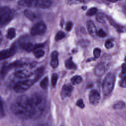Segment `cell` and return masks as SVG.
<instances>
[{"mask_svg":"<svg viewBox=\"0 0 126 126\" xmlns=\"http://www.w3.org/2000/svg\"><path fill=\"white\" fill-rule=\"evenodd\" d=\"M45 98L38 93L30 95L18 96L11 104L10 110L17 117L23 119H32L39 117L45 108Z\"/></svg>","mask_w":126,"mask_h":126,"instance_id":"cell-1","label":"cell"},{"mask_svg":"<svg viewBox=\"0 0 126 126\" xmlns=\"http://www.w3.org/2000/svg\"><path fill=\"white\" fill-rule=\"evenodd\" d=\"M18 4L22 6L46 9L51 6L52 2L51 0H20Z\"/></svg>","mask_w":126,"mask_h":126,"instance_id":"cell-2","label":"cell"},{"mask_svg":"<svg viewBox=\"0 0 126 126\" xmlns=\"http://www.w3.org/2000/svg\"><path fill=\"white\" fill-rule=\"evenodd\" d=\"M115 82V76L111 72L108 73L104 78L102 85V90L104 95H109L112 92Z\"/></svg>","mask_w":126,"mask_h":126,"instance_id":"cell-3","label":"cell"},{"mask_svg":"<svg viewBox=\"0 0 126 126\" xmlns=\"http://www.w3.org/2000/svg\"><path fill=\"white\" fill-rule=\"evenodd\" d=\"M15 16V12L7 6L0 8V26H4L8 24Z\"/></svg>","mask_w":126,"mask_h":126,"instance_id":"cell-4","label":"cell"},{"mask_svg":"<svg viewBox=\"0 0 126 126\" xmlns=\"http://www.w3.org/2000/svg\"><path fill=\"white\" fill-rule=\"evenodd\" d=\"M36 81L33 77L20 81L14 85L13 90L17 93H23L29 89Z\"/></svg>","mask_w":126,"mask_h":126,"instance_id":"cell-5","label":"cell"},{"mask_svg":"<svg viewBox=\"0 0 126 126\" xmlns=\"http://www.w3.org/2000/svg\"><path fill=\"white\" fill-rule=\"evenodd\" d=\"M46 31V26L44 22L40 21L34 25L31 30V33L32 35H40L43 34Z\"/></svg>","mask_w":126,"mask_h":126,"instance_id":"cell-6","label":"cell"},{"mask_svg":"<svg viewBox=\"0 0 126 126\" xmlns=\"http://www.w3.org/2000/svg\"><path fill=\"white\" fill-rule=\"evenodd\" d=\"M24 63L20 61H16L12 63L7 64H4L1 68V75L2 77H4L7 72L11 69L15 67H19L23 66Z\"/></svg>","mask_w":126,"mask_h":126,"instance_id":"cell-7","label":"cell"},{"mask_svg":"<svg viewBox=\"0 0 126 126\" xmlns=\"http://www.w3.org/2000/svg\"><path fill=\"white\" fill-rule=\"evenodd\" d=\"M100 99V95L99 92L96 90H92L89 93V102L93 105H97Z\"/></svg>","mask_w":126,"mask_h":126,"instance_id":"cell-8","label":"cell"},{"mask_svg":"<svg viewBox=\"0 0 126 126\" xmlns=\"http://www.w3.org/2000/svg\"><path fill=\"white\" fill-rule=\"evenodd\" d=\"M16 50V48L15 45L12 46L9 49L3 50L0 52V60H4L10 57L11 56H13Z\"/></svg>","mask_w":126,"mask_h":126,"instance_id":"cell-9","label":"cell"},{"mask_svg":"<svg viewBox=\"0 0 126 126\" xmlns=\"http://www.w3.org/2000/svg\"><path fill=\"white\" fill-rule=\"evenodd\" d=\"M73 91V87L69 84L64 85L61 92V96L62 99H64L66 97H69L72 94Z\"/></svg>","mask_w":126,"mask_h":126,"instance_id":"cell-10","label":"cell"},{"mask_svg":"<svg viewBox=\"0 0 126 126\" xmlns=\"http://www.w3.org/2000/svg\"><path fill=\"white\" fill-rule=\"evenodd\" d=\"M33 74L31 72H30L26 70H20L15 72V76L19 79H27L30 78Z\"/></svg>","mask_w":126,"mask_h":126,"instance_id":"cell-11","label":"cell"},{"mask_svg":"<svg viewBox=\"0 0 126 126\" xmlns=\"http://www.w3.org/2000/svg\"><path fill=\"white\" fill-rule=\"evenodd\" d=\"M105 71V65L103 63H100L96 65L94 68V74L98 77L101 76L103 75Z\"/></svg>","mask_w":126,"mask_h":126,"instance_id":"cell-12","label":"cell"},{"mask_svg":"<svg viewBox=\"0 0 126 126\" xmlns=\"http://www.w3.org/2000/svg\"><path fill=\"white\" fill-rule=\"evenodd\" d=\"M59 64L58 53L55 51H53L51 55L50 65L53 68H56Z\"/></svg>","mask_w":126,"mask_h":126,"instance_id":"cell-13","label":"cell"},{"mask_svg":"<svg viewBox=\"0 0 126 126\" xmlns=\"http://www.w3.org/2000/svg\"><path fill=\"white\" fill-rule=\"evenodd\" d=\"M87 28L88 32L92 36H94L96 33V29L95 25L92 21H88L87 22Z\"/></svg>","mask_w":126,"mask_h":126,"instance_id":"cell-14","label":"cell"},{"mask_svg":"<svg viewBox=\"0 0 126 126\" xmlns=\"http://www.w3.org/2000/svg\"><path fill=\"white\" fill-rule=\"evenodd\" d=\"M20 46L23 50L28 52H31L34 49V45L30 42H23L20 44Z\"/></svg>","mask_w":126,"mask_h":126,"instance_id":"cell-15","label":"cell"},{"mask_svg":"<svg viewBox=\"0 0 126 126\" xmlns=\"http://www.w3.org/2000/svg\"><path fill=\"white\" fill-rule=\"evenodd\" d=\"M24 15L31 21H33L36 18V15L35 13L29 9H26L24 11Z\"/></svg>","mask_w":126,"mask_h":126,"instance_id":"cell-16","label":"cell"},{"mask_svg":"<svg viewBox=\"0 0 126 126\" xmlns=\"http://www.w3.org/2000/svg\"><path fill=\"white\" fill-rule=\"evenodd\" d=\"M65 66L68 69H75L76 68V65L73 63L71 58H69L65 61Z\"/></svg>","mask_w":126,"mask_h":126,"instance_id":"cell-17","label":"cell"},{"mask_svg":"<svg viewBox=\"0 0 126 126\" xmlns=\"http://www.w3.org/2000/svg\"><path fill=\"white\" fill-rule=\"evenodd\" d=\"M16 35V32L14 28H9L6 32V37L9 39H12L15 37Z\"/></svg>","mask_w":126,"mask_h":126,"instance_id":"cell-18","label":"cell"},{"mask_svg":"<svg viewBox=\"0 0 126 126\" xmlns=\"http://www.w3.org/2000/svg\"><path fill=\"white\" fill-rule=\"evenodd\" d=\"M82 78L79 75H75L72 77L71 79V83L73 85H77L81 83L82 81Z\"/></svg>","mask_w":126,"mask_h":126,"instance_id":"cell-19","label":"cell"},{"mask_svg":"<svg viewBox=\"0 0 126 126\" xmlns=\"http://www.w3.org/2000/svg\"><path fill=\"white\" fill-rule=\"evenodd\" d=\"M44 51L41 48L36 49L34 50L33 54L36 58H40L44 55Z\"/></svg>","mask_w":126,"mask_h":126,"instance_id":"cell-20","label":"cell"},{"mask_svg":"<svg viewBox=\"0 0 126 126\" xmlns=\"http://www.w3.org/2000/svg\"><path fill=\"white\" fill-rule=\"evenodd\" d=\"M96 21L100 23H105V17L104 14L102 13H99L96 14L95 17Z\"/></svg>","mask_w":126,"mask_h":126,"instance_id":"cell-21","label":"cell"},{"mask_svg":"<svg viewBox=\"0 0 126 126\" xmlns=\"http://www.w3.org/2000/svg\"><path fill=\"white\" fill-rule=\"evenodd\" d=\"M40 86L43 89H46L48 86V78L47 77L44 78L40 83Z\"/></svg>","mask_w":126,"mask_h":126,"instance_id":"cell-22","label":"cell"},{"mask_svg":"<svg viewBox=\"0 0 126 126\" xmlns=\"http://www.w3.org/2000/svg\"><path fill=\"white\" fill-rule=\"evenodd\" d=\"M65 36V34L64 32L62 31H59L57 32L55 36V39L56 41H59L63 38Z\"/></svg>","mask_w":126,"mask_h":126,"instance_id":"cell-23","label":"cell"},{"mask_svg":"<svg viewBox=\"0 0 126 126\" xmlns=\"http://www.w3.org/2000/svg\"><path fill=\"white\" fill-rule=\"evenodd\" d=\"M125 106V103L122 101L117 102L113 105V108L115 109H121Z\"/></svg>","mask_w":126,"mask_h":126,"instance_id":"cell-24","label":"cell"},{"mask_svg":"<svg viewBox=\"0 0 126 126\" xmlns=\"http://www.w3.org/2000/svg\"><path fill=\"white\" fill-rule=\"evenodd\" d=\"M58 79V76L56 73H53L51 77V84L53 87H55L57 84Z\"/></svg>","mask_w":126,"mask_h":126,"instance_id":"cell-25","label":"cell"},{"mask_svg":"<svg viewBox=\"0 0 126 126\" xmlns=\"http://www.w3.org/2000/svg\"><path fill=\"white\" fill-rule=\"evenodd\" d=\"M97 10V9L96 8L92 7L88 10V11L87 12V15L88 16H93V15H95L96 13Z\"/></svg>","mask_w":126,"mask_h":126,"instance_id":"cell-26","label":"cell"},{"mask_svg":"<svg viewBox=\"0 0 126 126\" xmlns=\"http://www.w3.org/2000/svg\"><path fill=\"white\" fill-rule=\"evenodd\" d=\"M101 53V50L98 48H96L94 49V51H93V54L95 58H98L99 57Z\"/></svg>","mask_w":126,"mask_h":126,"instance_id":"cell-27","label":"cell"},{"mask_svg":"<svg viewBox=\"0 0 126 126\" xmlns=\"http://www.w3.org/2000/svg\"><path fill=\"white\" fill-rule=\"evenodd\" d=\"M96 34L100 37H104L106 36V32L102 29H100L98 31H97Z\"/></svg>","mask_w":126,"mask_h":126,"instance_id":"cell-28","label":"cell"},{"mask_svg":"<svg viewBox=\"0 0 126 126\" xmlns=\"http://www.w3.org/2000/svg\"><path fill=\"white\" fill-rule=\"evenodd\" d=\"M73 27V23L71 21H68L66 24L65 30L67 32H70Z\"/></svg>","mask_w":126,"mask_h":126,"instance_id":"cell-29","label":"cell"},{"mask_svg":"<svg viewBox=\"0 0 126 126\" xmlns=\"http://www.w3.org/2000/svg\"><path fill=\"white\" fill-rule=\"evenodd\" d=\"M0 118H2V117H3L5 116V110H4L3 102H2V101L1 99V101H0Z\"/></svg>","mask_w":126,"mask_h":126,"instance_id":"cell-30","label":"cell"},{"mask_svg":"<svg viewBox=\"0 0 126 126\" xmlns=\"http://www.w3.org/2000/svg\"><path fill=\"white\" fill-rule=\"evenodd\" d=\"M113 46V44L112 42L110 40H107L105 43V47L107 49H110Z\"/></svg>","mask_w":126,"mask_h":126,"instance_id":"cell-31","label":"cell"},{"mask_svg":"<svg viewBox=\"0 0 126 126\" xmlns=\"http://www.w3.org/2000/svg\"><path fill=\"white\" fill-rule=\"evenodd\" d=\"M76 105L81 108H84L85 107V104L84 103L83 100L82 99H79L77 101Z\"/></svg>","mask_w":126,"mask_h":126,"instance_id":"cell-32","label":"cell"},{"mask_svg":"<svg viewBox=\"0 0 126 126\" xmlns=\"http://www.w3.org/2000/svg\"><path fill=\"white\" fill-rule=\"evenodd\" d=\"M120 85L121 87L126 88V76H124L120 82Z\"/></svg>","mask_w":126,"mask_h":126,"instance_id":"cell-33","label":"cell"},{"mask_svg":"<svg viewBox=\"0 0 126 126\" xmlns=\"http://www.w3.org/2000/svg\"><path fill=\"white\" fill-rule=\"evenodd\" d=\"M122 74H126V63H123L122 64Z\"/></svg>","mask_w":126,"mask_h":126,"instance_id":"cell-34","label":"cell"},{"mask_svg":"<svg viewBox=\"0 0 126 126\" xmlns=\"http://www.w3.org/2000/svg\"><path fill=\"white\" fill-rule=\"evenodd\" d=\"M38 126H48V124H47V123H44V124H42L39 125Z\"/></svg>","mask_w":126,"mask_h":126,"instance_id":"cell-35","label":"cell"},{"mask_svg":"<svg viewBox=\"0 0 126 126\" xmlns=\"http://www.w3.org/2000/svg\"><path fill=\"white\" fill-rule=\"evenodd\" d=\"M109 1H110V2H116L117 1H119V0H107Z\"/></svg>","mask_w":126,"mask_h":126,"instance_id":"cell-36","label":"cell"},{"mask_svg":"<svg viewBox=\"0 0 126 126\" xmlns=\"http://www.w3.org/2000/svg\"><path fill=\"white\" fill-rule=\"evenodd\" d=\"M78 0V1H80V2H82V3H83V2H85V0Z\"/></svg>","mask_w":126,"mask_h":126,"instance_id":"cell-37","label":"cell"},{"mask_svg":"<svg viewBox=\"0 0 126 126\" xmlns=\"http://www.w3.org/2000/svg\"><path fill=\"white\" fill-rule=\"evenodd\" d=\"M125 62H126V57L125 58Z\"/></svg>","mask_w":126,"mask_h":126,"instance_id":"cell-38","label":"cell"}]
</instances>
